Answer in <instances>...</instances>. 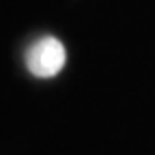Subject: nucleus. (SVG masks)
Wrapping results in <instances>:
<instances>
[{
    "mask_svg": "<svg viewBox=\"0 0 155 155\" xmlns=\"http://www.w3.org/2000/svg\"><path fill=\"white\" fill-rule=\"evenodd\" d=\"M67 61L65 45L56 37H41L26 52V65L35 78H54Z\"/></svg>",
    "mask_w": 155,
    "mask_h": 155,
    "instance_id": "obj_1",
    "label": "nucleus"
}]
</instances>
